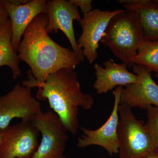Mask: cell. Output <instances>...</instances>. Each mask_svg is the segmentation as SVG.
I'll use <instances>...</instances> for the list:
<instances>
[{"label": "cell", "mask_w": 158, "mask_h": 158, "mask_svg": "<svg viewBox=\"0 0 158 158\" xmlns=\"http://www.w3.org/2000/svg\"><path fill=\"white\" fill-rule=\"evenodd\" d=\"M48 24L47 15H37L24 32L17 52L19 60L30 66L34 79L40 82L60 69L75 70L81 63L73 51L51 39L46 31Z\"/></svg>", "instance_id": "obj_1"}, {"label": "cell", "mask_w": 158, "mask_h": 158, "mask_svg": "<svg viewBox=\"0 0 158 158\" xmlns=\"http://www.w3.org/2000/svg\"><path fill=\"white\" fill-rule=\"evenodd\" d=\"M27 74V80L23 81L22 85L31 89L38 88L37 98L47 100L67 131L76 135L79 128V108L90 110L93 106L94 98L82 92L75 70L60 69L50 74L42 82L37 81L31 71Z\"/></svg>", "instance_id": "obj_2"}, {"label": "cell", "mask_w": 158, "mask_h": 158, "mask_svg": "<svg viewBox=\"0 0 158 158\" xmlns=\"http://www.w3.org/2000/svg\"><path fill=\"white\" fill-rule=\"evenodd\" d=\"M143 41L138 14L123 9L110 20L100 42L131 69L138 47Z\"/></svg>", "instance_id": "obj_3"}, {"label": "cell", "mask_w": 158, "mask_h": 158, "mask_svg": "<svg viewBox=\"0 0 158 158\" xmlns=\"http://www.w3.org/2000/svg\"><path fill=\"white\" fill-rule=\"evenodd\" d=\"M118 127L119 158H144L154 150L143 122L138 120L131 108L119 104Z\"/></svg>", "instance_id": "obj_4"}, {"label": "cell", "mask_w": 158, "mask_h": 158, "mask_svg": "<svg viewBox=\"0 0 158 158\" xmlns=\"http://www.w3.org/2000/svg\"><path fill=\"white\" fill-rule=\"evenodd\" d=\"M30 120L42 136L31 158H59L63 156L69 137L59 116L51 110L42 111Z\"/></svg>", "instance_id": "obj_5"}, {"label": "cell", "mask_w": 158, "mask_h": 158, "mask_svg": "<svg viewBox=\"0 0 158 158\" xmlns=\"http://www.w3.org/2000/svg\"><path fill=\"white\" fill-rule=\"evenodd\" d=\"M42 111L40 102L32 95L31 88L16 84L8 93L0 96V129H6L14 118L30 120Z\"/></svg>", "instance_id": "obj_6"}, {"label": "cell", "mask_w": 158, "mask_h": 158, "mask_svg": "<svg viewBox=\"0 0 158 158\" xmlns=\"http://www.w3.org/2000/svg\"><path fill=\"white\" fill-rule=\"evenodd\" d=\"M39 131L31 120H21L3 130L0 158H31L39 145Z\"/></svg>", "instance_id": "obj_7"}, {"label": "cell", "mask_w": 158, "mask_h": 158, "mask_svg": "<svg viewBox=\"0 0 158 158\" xmlns=\"http://www.w3.org/2000/svg\"><path fill=\"white\" fill-rule=\"evenodd\" d=\"M47 2L48 33L56 34L59 30L62 31L68 39L73 51L80 62H84L85 56L83 50L79 47L76 39L73 26V20H76L80 23L81 20L78 7L70 0H52L47 1Z\"/></svg>", "instance_id": "obj_8"}, {"label": "cell", "mask_w": 158, "mask_h": 158, "mask_svg": "<svg viewBox=\"0 0 158 158\" xmlns=\"http://www.w3.org/2000/svg\"><path fill=\"white\" fill-rule=\"evenodd\" d=\"M123 10L117 9L112 11H102L96 9L83 14L79 23L82 33L77 42L83 50L85 58L90 64L94 63L97 58L99 43L110 20Z\"/></svg>", "instance_id": "obj_9"}, {"label": "cell", "mask_w": 158, "mask_h": 158, "mask_svg": "<svg viewBox=\"0 0 158 158\" xmlns=\"http://www.w3.org/2000/svg\"><path fill=\"white\" fill-rule=\"evenodd\" d=\"M122 88L123 87L119 86L113 91L114 102L113 109L104 124L95 130L81 128L84 135L78 138L77 144L78 147L85 148L90 145H98L103 148L110 155L118 153V106L120 104Z\"/></svg>", "instance_id": "obj_10"}, {"label": "cell", "mask_w": 158, "mask_h": 158, "mask_svg": "<svg viewBox=\"0 0 158 158\" xmlns=\"http://www.w3.org/2000/svg\"><path fill=\"white\" fill-rule=\"evenodd\" d=\"M132 69L134 73L138 77V81L123 87L120 104L144 109L149 106L158 107V85L153 80L151 71L136 64Z\"/></svg>", "instance_id": "obj_11"}, {"label": "cell", "mask_w": 158, "mask_h": 158, "mask_svg": "<svg viewBox=\"0 0 158 158\" xmlns=\"http://www.w3.org/2000/svg\"><path fill=\"white\" fill-rule=\"evenodd\" d=\"M2 2L11 21V44L17 54L21 40L28 26L38 15L47 13V1L32 0L21 5H16L9 0Z\"/></svg>", "instance_id": "obj_12"}, {"label": "cell", "mask_w": 158, "mask_h": 158, "mask_svg": "<svg viewBox=\"0 0 158 158\" xmlns=\"http://www.w3.org/2000/svg\"><path fill=\"white\" fill-rule=\"evenodd\" d=\"M103 65L105 67L95 63L94 66L96 79L93 88L98 94L107 93L116 87H126L138 81V76L129 71L125 63L117 64L110 58Z\"/></svg>", "instance_id": "obj_13"}, {"label": "cell", "mask_w": 158, "mask_h": 158, "mask_svg": "<svg viewBox=\"0 0 158 158\" xmlns=\"http://www.w3.org/2000/svg\"><path fill=\"white\" fill-rule=\"evenodd\" d=\"M123 6L138 14L144 40H158V3L154 0H138L135 4Z\"/></svg>", "instance_id": "obj_14"}, {"label": "cell", "mask_w": 158, "mask_h": 158, "mask_svg": "<svg viewBox=\"0 0 158 158\" xmlns=\"http://www.w3.org/2000/svg\"><path fill=\"white\" fill-rule=\"evenodd\" d=\"M11 24L9 19L0 28V67L8 66L11 69L13 79H16L21 75V71L19 58L11 44Z\"/></svg>", "instance_id": "obj_15"}, {"label": "cell", "mask_w": 158, "mask_h": 158, "mask_svg": "<svg viewBox=\"0 0 158 158\" xmlns=\"http://www.w3.org/2000/svg\"><path fill=\"white\" fill-rule=\"evenodd\" d=\"M136 65H142L156 73H158V40H144L138 47L134 59Z\"/></svg>", "instance_id": "obj_16"}, {"label": "cell", "mask_w": 158, "mask_h": 158, "mask_svg": "<svg viewBox=\"0 0 158 158\" xmlns=\"http://www.w3.org/2000/svg\"><path fill=\"white\" fill-rule=\"evenodd\" d=\"M146 110L147 121L144 127L155 148L158 149V107L149 106Z\"/></svg>", "instance_id": "obj_17"}, {"label": "cell", "mask_w": 158, "mask_h": 158, "mask_svg": "<svg viewBox=\"0 0 158 158\" xmlns=\"http://www.w3.org/2000/svg\"><path fill=\"white\" fill-rule=\"evenodd\" d=\"M81 9L83 14H87L93 10L91 0H70Z\"/></svg>", "instance_id": "obj_18"}, {"label": "cell", "mask_w": 158, "mask_h": 158, "mask_svg": "<svg viewBox=\"0 0 158 158\" xmlns=\"http://www.w3.org/2000/svg\"><path fill=\"white\" fill-rule=\"evenodd\" d=\"M9 19L8 13L3 6L2 0H0V28Z\"/></svg>", "instance_id": "obj_19"}, {"label": "cell", "mask_w": 158, "mask_h": 158, "mask_svg": "<svg viewBox=\"0 0 158 158\" xmlns=\"http://www.w3.org/2000/svg\"><path fill=\"white\" fill-rule=\"evenodd\" d=\"M144 158H158V149H155L152 151Z\"/></svg>", "instance_id": "obj_20"}, {"label": "cell", "mask_w": 158, "mask_h": 158, "mask_svg": "<svg viewBox=\"0 0 158 158\" xmlns=\"http://www.w3.org/2000/svg\"><path fill=\"white\" fill-rule=\"evenodd\" d=\"M2 133L3 131L0 129V145L2 143Z\"/></svg>", "instance_id": "obj_21"}, {"label": "cell", "mask_w": 158, "mask_h": 158, "mask_svg": "<svg viewBox=\"0 0 158 158\" xmlns=\"http://www.w3.org/2000/svg\"><path fill=\"white\" fill-rule=\"evenodd\" d=\"M155 76L158 78V73H156L155 75Z\"/></svg>", "instance_id": "obj_22"}, {"label": "cell", "mask_w": 158, "mask_h": 158, "mask_svg": "<svg viewBox=\"0 0 158 158\" xmlns=\"http://www.w3.org/2000/svg\"><path fill=\"white\" fill-rule=\"evenodd\" d=\"M59 158H68L66 157L65 156H64L63 155V156H62L60 157H59Z\"/></svg>", "instance_id": "obj_23"}, {"label": "cell", "mask_w": 158, "mask_h": 158, "mask_svg": "<svg viewBox=\"0 0 158 158\" xmlns=\"http://www.w3.org/2000/svg\"><path fill=\"white\" fill-rule=\"evenodd\" d=\"M154 1L156 3H158V0H154Z\"/></svg>", "instance_id": "obj_24"}, {"label": "cell", "mask_w": 158, "mask_h": 158, "mask_svg": "<svg viewBox=\"0 0 158 158\" xmlns=\"http://www.w3.org/2000/svg\"><path fill=\"white\" fill-rule=\"evenodd\" d=\"M29 158V157H26V158Z\"/></svg>", "instance_id": "obj_25"}]
</instances>
